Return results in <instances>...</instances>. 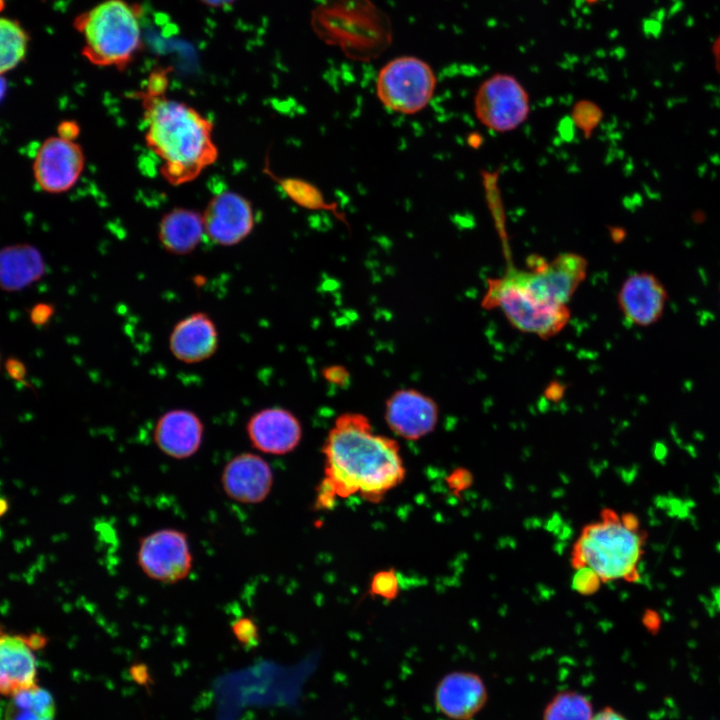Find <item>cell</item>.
Listing matches in <instances>:
<instances>
[{"label": "cell", "instance_id": "1", "mask_svg": "<svg viewBox=\"0 0 720 720\" xmlns=\"http://www.w3.org/2000/svg\"><path fill=\"white\" fill-rule=\"evenodd\" d=\"M322 453L325 465L316 499L319 508H330L336 499L352 495L377 503L406 474L397 441L375 434L369 419L360 413H344L336 419Z\"/></svg>", "mask_w": 720, "mask_h": 720}, {"label": "cell", "instance_id": "2", "mask_svg": "<svg viewBox=\"0 0 720 720\" xmlns=\"http://www.w3.org/2000/svg\"><path fill=\"white\" fill-rule=\"evenodd\" d=\"M587 260L564 252L551 261L535 259L527 269L510 266L487 280L481 306L500 309L518 330L547 339L569 322L568 303L587 275Z\"/></svg>", "mask_w": 720, "mask_h": 720}, {"label": "cell", "instance_id": "3", "mask_svg": "<svg viewBox=\"0 0 720 720\" xmlns=\"http://www.w3.org/2000/svg\"><path fill=\"white\" fill-rule=\"evenodd\" d=\"M168 70L153 71L140 101L146 146L160 160L159 172L172 186L195 180L218 158L213 123L194 107L166 96Z\"/></svg>", "mask_w": 720, "mask_h": 720}, {"label": "cell", "instance_id": "4", "mask_svg": "<svg viewBox=\"0 0 720 720\" xmlns=\"http://www.w3.org/2000/svg\"><path fill=\"white\" fill-rule=\"evenodd\" d=\"M647 534L630 512L604 508L599 519L585 525L571 551L576 570L590 568L602 580L637 582Z\"/></svg>", "mask_w": 720, "mask_h": 720}, {"label": "cell", "instance_id": "5", "mask_svg": "<svg viewBox=\"0 0 720 720\" xmlns=\"http://www.w3.org/2000/svg\"><path fill=\"white\" fill-rule=\"evenodd\" d=\"M315 33L345 56L378 58L392 42L389 17L370 0H326L312 12Z\"/></svg>", "mask_w": 720, "mask_h": 720}, {"label": "cell", "instance_id": "6", "mask_svg": "<svg viewBox=\"0 0 720 720\" xmlns=\"http://www.w3.org/2000/svg\"><path fill=\"white\" fill-rule=\"evenodd\" d=\"M83 37L82 55L101 67L124 69L141 47L137 12L124 0H105L74 20Z\"/></svg>", "mask_w": 720, "mask_h": 720}, {"label": "cell", "instance_id": "7", "mask_svg": "<svg viewBox=\"0 0 720 720\" xmlns=\"http://www.w3.org/2000/svg\"><path fill=\"white\" fill-rule=\"evenodd\" d=\"M436 83V75L427 62L413 56H401L380 69L376 93L387 109L409 115L429 104Z\"/></svg>", "mask_w": 720, "mask_h": 720}, {"label": "cell", "instance_id": "8", "mask_svg": "<svg viewBox=\"0 0 720 720\" xmlns=\"http://www.w3.org/2000/svg\"><path fill=\"white\" fill-rule=\"evenodd\" d=\"M479 122L496 132H509L522 125L530 112L529 95L509 74L497 73L479 86L474 97Z\"/></svg>", "mask_w": 720, "mask_h": 720}, {"label": "cell", "instance_id": "9", "mask_svg": "<svg viewBox=\"0 0 720 720\" xmlns=\"http://www.w3.org/2000/svg\"><path fill=\"white\" fill-rule=\"evenodd\" d=\"M193 558L185 532L175 528L153 531L139 541L137 564L150 579L172 584L191 572Z\"/></svg>", "mask_w": 720, "mask_h": 720}, {"label": "cell", "instance_id": "10", "mask_svg": "<svg viewBox=\"0 0 720 720\" xmlns=\"http://www.w3.org/2000/svg\"><path fill=\"white\" fill-rule=\"evenodd\" d=\"M85 166L82 147L58 135L46 138L36 151L32 171L35 183L44 192L69 191L79 180Z\"/></svg>", "mask_w": 720, "mask_h": 720}, {"label": "cell", "instance_id": "11", "mask_svg": "<svg viewBox=\"0 0 720 720\" xmlns=\"http://www.w3.org/2000/svg\"><path fill=\"white\" fill-rule=\"evenodd\" d=\"M205 235L215 244L233 246L243 241L255 224L251 203L233 191L215 194L202 213Z\"/></svg>", "mask_w": 720, "mask_h": 720}, {"label": "cell", "instance_id": "12", "mask_svg": "<svg viewBox=\"0 0 720 720\" xmlns=\"http://www.w3.org/2000/svg\"><path fill=\"white\" fill-rule=\"evenodd\" d=\"M384 418L394 434L419 440L435 430L439 407L433 398L416 389H400L387 399Z\"/></svg>", "mask_w": 720, "mask_h": 720}, {"label": "cell", "instance_id": "13", "mask_svg": "<svg viewBox=\"0 0 720 720\" xmlns=\"http://www.w3.org/2000/svg\"><path fill=\"white\" fill-rule=\"evenodd\" d=\"M668 300L664 284L654 274L636 272L622 283L618 295V307L625 320L633 325L648 327L663 316Z\"/></svg>", "mask_w": 720, "mask_h": 720}, {"label": "cell", "instance_id": "14", "mask_svg": "<svg viewBox=\"0 0 720 720\" xmlns=\"http://www.w3.org/2000/svg\"><path fill=\"white\" fill-rule=\"evenodd\" d=\"M488 699L483 679L470 671H453L441 678L435 688L438 711L451 720H470Z\"/></svg>", "mask_w": 720, "mask_h": 720}, {"label": "cell", "instance_id": "15", "mask_svg": "<svg viewBox=\"0 0 720 720\" xmlns=\"http://www.w3.org/2000/svg\"><path fill=\"white\" fill-rule=\"evenodd\" d=\"M247 434L258 450L282 455L294 450L301 441L302 427L298 418L280 407L262 409L247 423Z\"/></svg>", "mask_w": 720, "mask_h": 720}, {"label": "cell", "instance_id": "16", "mask_svg": "<svg viewBox=\"0 0 720 720\" xmlns=\"http://www.w3.org/2000/svg\"><path fill=\"white\" fill-rule=\"evenodd\" d=\"M221 483L229 498L244 504H255L268 496L273 484V472L262 457L242 453L225 465Z\"/></svg>", "mask_w": 720, "mask_h": 720}, {"label": "cell", "instance_id": "17", "mask_svg": "<svg viewBox=\"0 0 720 720\" xmlns=\"http://www.w3.org/2000/svg\"><path fill=\"white\" fill-rule=\"evenodd\" d=\"M204 434L201 419L187 409H173L163 414L154 428V442L165 455L186 459L200 448Z\"/></svg>", "mask_w": 720, "mask_h": 720}, {"label": "cell", "instance_id": "18", "mask_svg": "<svg viewBox=\"0 0 720 720\" xmlns=\"http://www.w3.org/2000/svg\"><path fill=\"white\" fill-rule=\"evenodd\" d=\"M217 346V328L210 316L204 312H196L180 320L169 337L172 355L186 364H195L210 358L216 352Z\"/></svg>", "mask_w": 720, "mask_h": 720}, {"label": "cell", "instance_id": "19", "mask_svg": "<svg viewBox=\"0 0 720 720\" xmlns=\"http://www.w3.org/2000/svg\"><path fill=\"white\" fill-rule=\"evenodd\" d=\"M34 649L25 634L1 631L0 636V690L11 696L17 691L37 685V664Z\"/></svg>", "mask_w": 720, "mask_h": 720}, {"label": "cell", "instance_id": "20", "mask_svg": "<svg viewBox=\"0 0 720 720\" xmlns=\"http://www.w3.org/2000/svg\"><path fill=\"white\" fill-rule=\"evenodd\" d=\"M45 272L43 256L36 247L24 243L2 249L0 279L4 291H20L40 280Z\"/></svg>", "mask_w": 720, "mask_h": 720}, {"label": "cell", "instance_id": "21", "mask_svg": "<svg viewBox=\"0 0 720 720\" xmlns=\"http://www.w3.org/2000/svg\"><path fill=\"white\" fill-rule=\"evenodd\" d=\"M204 234L202 214L183 207H175L166 212L158 226L161 246L174 255L191 253L199 245Z\"/></svg>", "mask_w": 720, "mask_h": 720}, {"label": "cell", "instance_id": "22", "mask_svg": "<svg viewBox=\"0 0 720 720\" xmlns=\"http://www.w3.org/2000/svg\"><path fill=\"white\" fill-rule=\"evenodd\" d=\"M0 72L18 66L26 56L29 36L19 22L2 17L0 21Z\"/></svg>", "mask_w": 720, "mask_h": 720}, {"label": "cell", "instance_id": "23", "mask_svg": "<svg viewBox=\"0 0 720 720\" xmlns=\"http://www.w3.org/2000/svg\"><path fill=\"white\" fill-rule=\"evenodd\" d=\"M594 715L592 704L585 695L564 690L547 703L543 720H593Z\"/></svg>", "mask_w": 720, "mask_h": 720}, {"label": "cell", "instance_id": "24", "mask_svg": "<svg viewBox=\"0 0 720 720\" xmlns=\"http://www.w3.org/2000/svg\"><path fill=\"white\" fill-rule=\"evenodd\" d=\"M286 195L298 205L310 210L337 211L335 204L326 202L322 192L313 184L298 178L277 179Z\"/></svg>", "mask_w": 720, "mask_h": 720}, {"label": "cell", "instance_id": "25", "mask_svg": "<svg viewBox=\"0 0 720 720\" xmlns=\"http://www.w3.org/2000/svg\"><path fill=\"white\" fill-rule=\"evenodd\" d=\"M370 593L387 600L394 599L399 593V580L393 569L376 573L371 581Z\"/></svg>", "mask_w": 720, "mask_h": 720}, {"label": "cell", "instance_id": "26", "mask_svg": "<svg viewBox=\"0 0 720 720\" xmlns=\"http://www.w3.org/2000/svg\"><path fill=\"white\" fill-rule=\"evenodd\" d=\"M601 583L602 580L593 570L584 567L576 569L572 580V587L582 595H591L598 591Z\"/></svg>", "mask_w": 720, "mask_h": 720}, {"label": "cell", "instance_id": "27", "mask_svg": "<svg viewBox=\"0 0 720 720\" xmlns=\"http://www.w3.org/2000/svg\"><path fill=\"white\" fill-rule=\"evenodd\" d=\"M232 631L236 639L245 647L251 648L258 644V630L253 621L240 618L232 624Z\"/></svg>", "mask_w": 720, "mask_h": 720}, {"label": "cell", "instance_id": "28", "mask_svg": "<svg viewBox=\"0 0 720 720\" xmlns=\"http://www.w3.org/2000/svg\"><path fill=\"white\" fill-rule=\"evenodd\" d=\"M446 483L455 495H459L472 485L473 475L465 468H457L448 475Z\"/></svg>", "mask_w": 720, "mask_h": 720}, {"label": "cell", "instance_id": "29", "mask_svg": "<svg viewBox=\"0 0 720 720\" xmlns=\"http://www.w3.org/2000/svg\"><path fill=\"white\" fill-rule=\"evenodd\" d=\"M34 701V696H33ZM4 720H50L42 717L33 708V702L30 707H19L8 702L4 714Z\"/></svg>", "mask_w": 720, "mask_h": 720}, {"label": "cell", "instance_id": "30", "mask_svg": "<svg viewBox=\"0 0 720 720\" xmlns=\"http://www.w3.org/2000/svg\"><path fill=\"white\" fill-rule=\"evenodd\" d=\"M323 377L332 384L344 386L348 384L350 375L347 369L340 365L328 366L323 370Z\"/></svg>", "mask_w": 720, "mask_h": 720}, {"label": "cell", "instance_id": "31", "mask_svg": "<svg viewBox=\"0 0 720 720\" xmlns=\"http://www.w3.org/2000/svg\"><path fill=\"white\" fill-rule=\"evenodd\" d=\"M80 134V127L76 121L64 120L57 126V135L75 141Z\"/></svg>", "mask_w": 720, "mask_h": 720}, {"label": "cell", "instance_id": "32", "mask_svg": "<svg viewBox=\"0 0 720 720\" xmlns=\"http://www.w3.org/2000/svg\"><path fill=\"white\" fill-rule=\"evenodd\" d=\"M53 313V309L50 305L39 304L33 307L31 310L30 318L33 323L43 325L47 322Z\"/></svg>", "mask_w": 720, "mask_h": 720}, {"label": "cell", "instance_id": "33", "mask_svg": "<svg viewBox=\"0 0 720 720\" xmlns=\"http://www.w3.org/2000/svg\"><path fill=\"white\" fill-rule=\"evenodd\" d=\"M593 720H627L622 714L617 712L616 710L605 707L598 713H596L593 717Z\"/></svg>", "mask_w": 720, "mask_h": 720}, {"label": "cell", "instance_id": "34", "mask_svg": "<svg viewBox=\"0 0 720 720\" xmlns=\"http://www.w3.org/2000/svg\"><path fill=\"white\" fill-rule=\"evenodd\" d=\"M25 638H26L28 644L34 650L43 648L47 643V638L44 635H42L40 633H36V632L30 633V634H25Z\"/></svg>", "mask_w": 720, "mask_h": 720}, {"label": "cell", "instance_id": "35", "mask_svg": "<svg viewBox=\"0 0 720 720\" xmlns=\"http://www.w3.org/2000/svg\"><path fill=\"white\" fill-rule=\"evenodd\" d=\"M7 369L10 375L14 378H20L23 375V365L17 360L7 361Z\"/></svg>", "mask_w": 720, "mask_h": 720}, {"label": "cell", "instance_id": "36", "mask_svg": "<svg viewBox=\"0 0 720 720\" xmlns=\"http://www.w3.org/2000/svg\"><path fill=\"white\" fill-rule=\"evenodd\" d=\"M198 1L210 8H224V7L231 6L237 0H198Z\"/></svg>", "mask_w": 720, "mask_h": 720}, {"label": "cell", "instance_id": "37", "mask_svg": "<svg viewBox=\"0 0 720 720\" xmlns=\"http://www.w3.org/2000/svg\"><path fill=\"white\" fill-rule=\"evenodd\" d=\"M713 53L715 55L716 66H717L718 70L720 71V37L714 44Z\"/></svg>", "mask_w": 720, "mask_h": 720}, {"label": "cell", "instance_id": "38", "mask_svg": "<svg viewBox=\"0 0 720 720\" xmlns=\"http://www.w3.org/2000/svg\"><path fill=\"white\" fill-rule=\"evenodd\" d=\"M586 1H587L588 3H595V2H597L598 0H586Z\"/></svg>", "mask_w": 720, "mask_h": 720}]
</instances>
